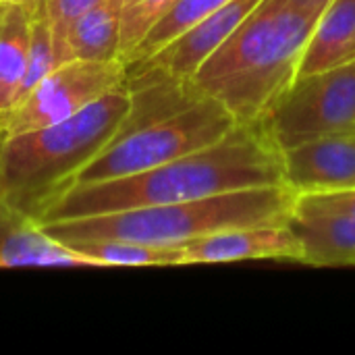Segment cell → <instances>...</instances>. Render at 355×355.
<instances>
[{
    "mask_svg": "<svg viewBox=\"0 0 355 355\" xmlns=\"http://www.w3.org/2000/svg\"><path fill=\"white\" fill-rule=\"evenodd\" d=\"M266 185H285L281 150L256 123H237L216 144L160 166L127 177L71 185L60 191L35 220L42 225L85 218Z\"/></svg>",
    "mask_w": 355,
    "mask_h": 355,
    "instance_id": "cell-1",
    "label": "cell"
},
{
    "mask_svg": "<svg viewBox=\"0 0 355 355\" xmlns=\"http://www.w3.org/2000/svg\"><path fill=\"white\" fill-rule=\"evenodd\" d=\"M329 0H260L185 83L252 125L295 81L310 33Z\"/></svg>",
    "mask_w": 355,
    "mask_h": 355,
    "instance_id": "cell-2",
    "label": "cell"
},
{
    "mask_svg": "<svg viewBox=\"0 0 355 355\" xmlns=\"http://www.w3.org/2000/svg\"><path fill=\"white\" fill-rule=\"evenodd\" d=\"M131 108L133 96L123 85L71 119L0 139V204L37 218L123 131Z\"/></svg>",
    "mask_w": 355,
    "mask_h": 355,
    "instance_id": "cell-3",
    "label": "cell"
},
{
    "mask_svg": "<svg viewBox=\"0 0 355 355\" xmlns=\"http://www.w3.org/2000/svg\"><path fill=\"white\" fill-rule=\"evenodd\" d=\"M295 200L297 193L287 185H266L191 202L42 223L40 227L64 245L87 239H123L154 248H185L227 229L289 223Z\"/></svg>",
    "mask_w": 355,
    "mask_h": 355,
    "instance_id": "cell-4",
    "label": "cell"
},
{
    "mask_svg": "<svg viewBox=\"0 0 355 355\" xmlns=\"http://www.w3.org/2000/svg\"><path fill=\"white\" fill-rule=\"evenodd\" d=\"M235 125L237 121L223 104L210 98H196L171 112L125 127L75 175L71 185L127 177L160 166L216 144Z\"/></svg>",
    "mask_w": 355,
    "mask_h": 355,
    "instance_id": "cell-5",
    "label": "cell"
},
{
    "mask_svg": "<svg viewBox=\"0 0 355 355\" xmlns=\"http://www.w3.org/2000/svg\"><path fill=\"white\" fill-rule=\"evenodd\" d=\"M256 125L281 152L308 139L355 129V60L295 77Z\"/></svg>",
    "mask_w": 355,
    "mask_h": 355,
    "instance_id": "cell-6",
    "label": "cell"
},
{
    "mask_svg": "<svg viewBox=\"0 0 355 355\" xmlns=\"http://www.w3.org/2000/svg\"><path fill=\"white\" fill-rule=\"evenodd\" d=\"M123 85H127V64L123 60H67L0 114V139L71 119Z\"/></svg>",
    "mask_w": 355,
    "mask_h": 355,
    "instance_id": "cell-7",
    "label": "cell"
},
{
    "mask_svg": "<svg viewBox=\"0 0 355 355\" xmlns=\"http://www.w3.org/2000/svg\"><path fill=\"white\" fill-rule=\"evenodd\" d=\"M258 2L260 0H231L152 56L127 64V87L137 89L158 83H187Z\"/></svg>",
    "mask_w": 355,
    "mask_h": 355,
    "instance_id": "cell-8",
    "label": "cell"
},
{
    "mask_svg": "<svg viewBox=\"0 0 355 355\" xmlns=\"http://www.w3.org/2000/svg\"><path fill=\"white\" fill-rule=\"evenodd\" d=\"M281 160L285 185L297 196L355 189V129L295 144Z\"/></svg>",
    "mask_w": 355,
    "mask_h": 355,
    "instance_id": "cell-9",
    "label": "cell"
},
{
    "mask_svg": "<svg viewBox=\"0 0 355 355\" xmlns=\"http://www.w3.org/2000/svg\"><path fill=\"white\" fill-rule=\"evenodd\" d=\"M243 260L302 262L304 250L289 223L227 229L183 248V264H216Z\"/></svg>",
    "mask_w": 355,
    "mask_h": 355,
    "instance_id": "cell-10",
    "label": "cell"
},
{
    "mask_svg": "<svg viewBox=\"0 0 355 355\" xmlns=\"http://www.w3.org/2000/svg\"><path fill=\"white\" fill-rule=\"evenodd\" d=\"M19 266L96 268L92 260L50 237L35 218L0 204V268Z\"/></svg>",
    "mask_w": 355,
    "mask_h": 355,
    "instance_id": "cell-11",
    "label": "cell"
},
{
    "mask_svg": "<svg viewBox=\"0 0 355 355\" xmlns=\"http://www.w3.org/2000/svg\"><path fill=\"white\" fill-rule=\"evenodd\" d=\"M308 266H355V214L295 210L289 218Z\"/></svg>",
    "mask_w": 355,
    "mask_h": 355,
    "instance_id": "cell-12",
    "label": "cell"
},
{
    "mask_svg": "<svg viewBox=\"0 0 355 355\" xmlns=\"http://www.w3.org/2000/svg\"><path fill=\"white\" fill-rule=\"evenodd\" d=\"M355 60V0H329L306 44L300 75L320 73Z\"/></svg>",
    "mask_w": 355,
    "mask_h": 355,
    "instance_id": "cell-13",
    "label": "cell"
},
{
    "mask_svg": "<svg viewBox=\"0 0 355 355\" xmlns=\"http://www.w3.org/2000/svg\"><path fill=\"white\" fill-rule=\"evenodd\" d=\"M121 4L123 0H102L71 25L67 60H121Z\"/></svg>",
    "mask_w": 355,
    "mask_h": 355,
    "instance_id": "cell-14",
    "label": "cell"
},
{
    "mask_svg": "<svg viewBox=\"0 0 355 355\" xmlns=\"http://www.w3.org/2000/svg\"><path fill=\"white\" fill-rule=\"evenodd\" d=\"M29 50L27 2L0 0V114H4L21 87Z\"/></svg>",
    "mask_w": 355,
    "mask_h": 355,
    "instance_id": "cell-15",
    "label": "cell"
},
{
    "mask_svg": "<svg viewBox=\"0 0 355 355\" xmlns=\"http://www.w3.org/2000/svg\"><path fill=\"white\" fill-rule=\"evenodd\" d=\"M71 250L94 262L96 268L106 266H183V248H154L123 239H87L69 243Z\"/></svg>",
    "mask_w": 355,
    "mask_h": 355,
    "instance_id": "cell-16",
    "label": "cell"
},
{
    "mask_svg": "<svg viewBox=\"0 0 355 355\" xmlns=\"http://www.w3.org/2000/svg\"><path fill=\"white\" fill-rule=\"evenodd\" d=\"M231 0H175L173 6L158 19V23L146 33V37L135 46V50L127 56L125 64L139 62L154 52H158L162 46L173 42L177 35L187 31L191 25L200 23L220 6H225Z\"/></svg>",
    "mask_w": 355,
    "mask_h": 355,
    "instance_id": "cell-17",
    "label": "cell"
},
{
    "mask_svg": "<svg viewBox=\"0 0 355 355\" xmlns=\"http://www.w3.org/2000/svg\"><path fill=\"white\" fill-rule=\"evenodd\" d=\"M175 0H123L121 4V60L135 50L158 19L173 6Z\"/></svg>",
    "mask_w": 355,
    "mask_h": 355,
    "instance_id": "cell-18",
    "label": "cell"
},
{
    "mask_svg": "<svg viewBox=\"0 0 355 355\" xmlns=\"http://www.w3.org/2000/svg\"><path fill=\"white\" fill-rule=\"evenodd\" d=\"M100 2L102 0H48V19H50V27H52V35H54L56 64L67 62L64 44H67V33H69L71 25L81 15H85L87 10L98 6Z\"/></svg>",
    "mask_w": 355,
    "mask_h": 355,
    "instance_id": "cell-19",
    "label": "cell"
},
{
    "mask_svg": "<svg viewBox=\"0 0 355 355\" xmlns=\"http://www.w3.org/2000/svg\"><path fill=\"white\" fill-rule=\"evenodd\" d=\"M295 210L355 214V189L335 191V193H318V196H297Z\"/></svg>",
    "mask_w": 355,
    "mask_h": 355,
    "instance_id": "cell-20",
    "label": "cell"
},
{
    "mask_svg": "<svg viewBox=\"0 0 355 355\" xmlns=\"http://www.w3.org/2000/svg\"><path fill=\"white\" fill-rule=\"evenodd\" d=\"M302 2H312V0H302Z\"/></svg>",
    "mask_w": 355,
    "mask_h": 355,
    "instance_id": "cell-21",
    "label": "cell"
},
{
    "mask_svg": "<svg viewBox=\"0 0 355 355\" xmlns=\"http://www.w3.org/2000/svg\"><path fill=\"white\" fill-rule=\"evenodd\" d=\"M17 2H25V0H17Z\"/></svg>",
    "mask_w": 355,
    "mask_h": 355,
    "instance_id": "cell-22",
    "label": "cell"
}]
</instances>
